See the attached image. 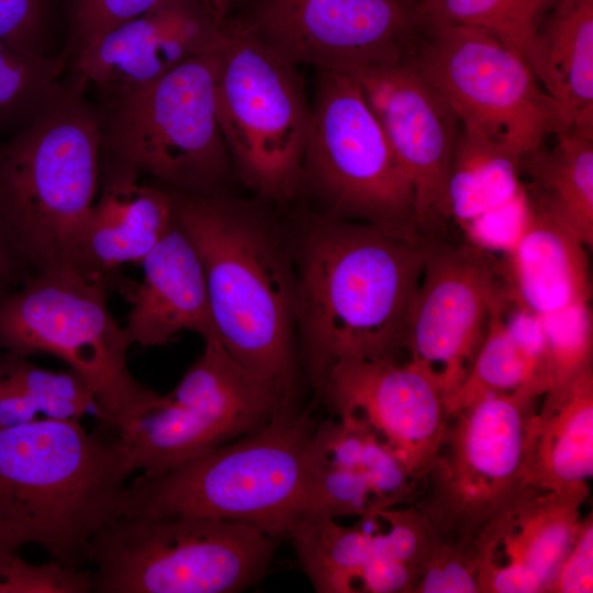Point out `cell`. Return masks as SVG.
I'll use <instances>...</instances> for the list:
<instances>
[{"label": "cell", "mask_w": 593, "mask_h": 593, "mask_svg": "<svg viewBox=\"0 0 593 593\" xmlns=\"http://www.w3.org/2000/svg\"><path fill=\"white\" fill-rule=\"evenodd\" d=\"M588 250L571 231L526 203L522 228L501 260L511 301L538 317L590 304Z\"/></svg>", "instance_id": "603a6c76"}, {"label": "cell", "mask_w": 593, "mask_h": 593, "mask_svg": "<svg viewBox=\"0 0 593 593\" xmlns=\"http://www.w3.org/2000/svg\"><path fill=\"white\" fill-rule=\"evenodd\" d=\"M160 0H64V56L69 66L100 36L150 9Z\"/></svg>", "instance_id": "d6a6232c"}, {"label": "cell", "mask_w": 593, "mask_h": 593, "mask_svg": "<svg viewBox=\"0 0 593 593\" xmlns=\"http://www.w3.org/2000/svg\"><path fill=\"white\" fill-rule=\"evenodd\" d=\"M426 247L367 223L310 219L295 275L296 328L315 388L338 360L396 359Z\"/></svg>", "instance_id": "6da1fadb"}, {"label": "cell", "mask_w": 593, "mask_h": 593, "mask_svg": "<svg viewBox=\"0 0 593 593\" xmlns=\"http://www.w3.org/2000/svg\"><path fill=\"white\" fill-rule=\"evenodd\" d=\"M166 189L201 258L219 339L286 405H296V276L277 232L253 205L224 193Z\"/></svg>", "instance_id": "7a4b0ae2"}, {"label": "cell", "mask_w": 593, "mask_h": 593, "mask_svg": "<svg viewBox=\"0 0 593 593\" xmlns=\"http://www.w3.org/2000/svg\"><path fill=\"white\" fill-rule=\"evenodd\" d=\"M316 389L336 418L368 429L423 482L448 419L444 398L426 374L409 361L347 358Z\"/></svg>", "instance_id": "e0dca14e"}, {"label": "cell", "mask_w": 593, "mask_h": 593, "mask_svg": "<svg viewBox=\"0 0 593 593\" xmlns=\"http://www.w3.org/2000/svg\"><path fill=\"white\" fill-rule=\"evenodd\" d=\"M415 593H480L470 549L434 544Z\"/></svg>", "instance_id": "d590c367"}, {"label": "cell", "mask_w": 593, "mask_h": 593, "mask_svg": "<svg viewBox=\"0 0 593 593\" xmlns=\"http://www.w3.org/2000/svg\"><path fill=\"white\" fill-rule=\"evenodd\" d=\"M215 81L214 47L146 86L100 98L101 155L176 191L224 193L234 168Z\"/></svg>", "instance_id": "9c48e42d"}, {"label": "cell", "mask_w": 593, "mask_h": 593, "mask_svg": "<svg viewBox=\"0 0 593 593\" xmlns=\"http://www.w3.org/2000/svg\"><path fill=\"white\" fill-rule=\"evenodd\" d=\"M278 538L206 516L120 515L88 548L94 593H236L267 572Z\"/></svg>", "instance_id": "ba28073f"}, {"label": "cell", "mask_w": 593, "mask_h": 593, "mask_svg": "<svg viewBox=\"0 0 593 593\" xmlns=\"http://www.w3.org/2000/svg\"><path fill=\"white\" fill-rule=\"evenodd\" d=\"M246 23L292 65L347 76L406 59L421 27L403 0H260Z\"/></svg>", "instance_id": "9a60e30c"}, {"label": "cell", "mask_w": 593, "mask_h": 593, "mask_svg": "<svg viewBox=\"0 0 593 593\" xmlns=\"http://www.w3.org/2000/svg\"><path fill=\"white\" fill-rule=\"evenodd\" d=\"M539 399L527 391L492 392L448 416L413 500L435 544L469 549L526 485L544 423Z\"/></svg>", "instance_id": "52a82bcc"}, {"label": "cell", "mask_w": 593, "mask_h": 593, "mask_svg": "<svg viewBox=\"0 0 593 593\" xmlns=\"http://www.w3.org/2000/svg\"><path fill=\"white\" fill-rule=\"evenodd\" d=\"M134 473L114 432L38 418L0 427V521L21 546L85 569L96 534L126 508Z\"/></svg>", "instance_id": "3957f363"}, {"label": "cell", "mask_w": 593, "mask_h": 593, "mask_svg": "<svg viewBox=\"0 0 593 593\" xmlns=\"http://www.w3.org/2000/svg\"><path fill=\"white\" fill-rule=\"evenodd\" d=\"M216 109L233 168L249 189L286 203L302 184L311 104L292 65L246 22H224L215 46Z\"/></svg>", "instance_id": "30bf717a"}, {"label": "cell", "mask_w": 593, "mask_h": 593, "mask_svg": "<svg viewBox=\"0 0 593 593\" xmlns=\"http://www.w3.org/2000/svg\"><path fill=\"white\" fill-rule=\"evenodd\" d=\"M585 500L522 488L469 547L480 593L549 592L578 535Z\"/></svg>", "instance_id": "ac0fdd59"}, {"label": "cell", "mask_w": 593, "mask_h": 593, "mask_svg": "<svg viewBox=\"0 0 593 593\" xmlns=\"http://www.w3.org/2000/svg\"><path fill=\"white\" fill-rule=\"evenodd\" d=\"M37 271L0 214V301Z\"/></svg>", "instance_id": "74e56055"}, {"label": "cell", "mask_w": 593, "mask_h": 593, "mask_svg": "<svg viewBox=\"0 0 593 593\" xmlns=\"http://www.w3.org/2000/svg\"><path fill=\"white\" fill-rule=\"evenodd\" d=\"M66 68L64 55H37L0 41V141L38 113Z\"/></svg>", "instance_id": "4dcf8cb0"}, {"label": "cell", "mask_w": 593, "mask_h": 593, "mask_svg": "<svg viewBox=\"0 0 593 593\" xmlns=\"http://www.w3.org/2000/svg\"><path fill=\"white\" fill-rule=\"evenodd\" d=\"M317 422L298 406L168 471L137 475L123 515L206 516L287 537L303 514L306 451Z\"/></svg>", "instance_id": "5b68a950"}, {"label": "cell", "mask_w": 593, "mask_h": 593, "mask_svg": "<svg viewBox=\"0 0 593 593\" xmlns=\"http://www.w3.org/2000/svg\"><path fill=\"white\" fill-rule=\"evenodd\" d=\"M19 548L20 545L0 521V570Z\"/></svg>", "instance_id": "f35d334b"}, {"label": "cell", "mask_w": 593, "mask_h": 593, "mask_svg": "<svg viewBox=\"0 0 593 593\" xmlns=\"http://www.w3.org/2000/svg\"><path fill=\"white\" fill-rule=\"evenodd\" d=\"M447 195L450 221L469 243L488 251L512 246L526 214L518 157L460 123Z\"/></svg>", "instance_id": "7402d4cb"}, {"label": "cell", "mask_w": 593, "mask_h": 593, "mask_svg": "<svg viewBox=\"0 0 593 593\" xmlns=\"http://www.w3.org/2000/svg\"><path fill=\"white\" fill-rule=\"evenodd\" d=\"M130 347L109 290L72 266L35 271L0 301V348L63 360L91 391L99 426L114 433L166 401L131 372Z\"/></svg>", "instance_id": "8992f818"}, {"label": "cell", "mask_w": 593, "mask_h": 593, "mask_svg": "<svg viewBox=\"0 0 593 593\" xmlns=\"http://www.w3.org/2000/svg\"><path fill=\"white\" fill-rule=\"evenodd\" d=\"M405 1L406 3L411 4L412 7H415L416 3L419 1V0H403Z\"/></svg>", "instance_id": "60d3db41"}, {"label": "cell", "mask_w": 593, "mask_h": 593, "mask_svg": "<svg viewBox=\"0 0 593 593\" xmlns=\"http://www.w3.org/2000/svg\"><path fill=\"white\" fill-rule=\"evenodd\" d=\"M91 575L57 561L32 564L16 553L0 570V593H88Z\"/></svg>", "instance_id": "e575fe53"}, {"label": "cell", "mask_w": 593, "mask_h": 593, "mask_svg": "<svg viewBox=\"0 0 593 593\" xmlns=\"http://www.w3.org/2000/svg\"><path fill=\"white\" fill-rule=\"evenodd\" d=\"M287 537L316 592L355 593L358 577L372 558L370 535L358 524L343 526L327 516L303 514Z\"/></svg>", "instance_id": "f1b7e54d"}, {"label": "cell", "mask_w": 593, "mask_h": 593, "mask_svg": "<svg viewBox=\"0 0 593 593\" xmlns=\"http://www.w3.org/2000/svg\"><path fill=\"white\" fill-rule=\"evenodd\" d=\"M277 413L272 394L226 353L208 348L166 402L118 432L132 469L168 471L247 435Z\"/></svg>", "instance_id": "4fadbf2b"}, {"label": "cell", "mask_w": 593, "mask_h": 593, "mask_svg": "<svg viewBox=\"0 0 593 593\" xmlns=\"http://www.w3.org/2000/svg\"><path fill=\"white\" fill-rule=\"evenodd\" d=\"M593 591L592 513L581 522L575 540L562 561L549 592L591 593Z\"/></svg>", "instance_id": "8d00e7d4"}, {"label": "cell", "mask_w": 593, "mask_h": 593, "mask_svg": "<svg viewBox=\"0 0 593 593\" xmlns=\"http://www.w3.org/2000/svg\"><path fill=\"white\" fill-rule=\"evenodd\" d=\"M558 0H419L422 25H457L491 33L524 59L539 24Z\"/></svg>", "instance_id": "f546056e"}, {"label": "cell", "mask_w": 593, "mask_h": 593, "mask_svg": "<svg viewBox=\"0 0 593 593\" xmlns=\"http://www.w3.org/2000/svg\"><path fill=\"white\" fill-rule=\"evenodd\" d=\"M406 60L460 123L519 159L563 130L525 60L486 31L421 24Z\"/></svg>", "instance_id": "7c38bea8"}, {"label": "cell", "mask_w": 593, "mask_h": 593, "mask_svg": "<svg viewBox=\"0 0 593 593\" xmlns=\"http://www.w3.org/2000/svg\"><path fill=\"white\" fill-rule=\"evenodd\" d=\"M548 389L541 321L511 300L492 317L462 384L448 398V416L492 392L527 391L544 398Z\"/></svg>", "instance_id": "d4e9b609"}, {"label": "cell", "mask_w": 593, "mask_h": 593, "mask_svg": "<svg viewBox=\"0 0 593 593\" xmlns=\"http://www.w3.org/2000/svg\"><path fill=\"white\" fill-rule=\"evenodd\" d=\"M326 214L426 242L412 184L357 81L318 71L302 166Z\"/></svg>", "instance_id": "8fae6325"}, {"label": "cell", "mask_w": 593, "mask_h": 593, "mask_svg": "<svg viewBox=\"0 0 593 593\" xmlns=\"http://www.w3.org/2000/svg\"><path fill=\"white\" fill-rule=\"evenodd\" d=\"M133 168L101 155V192L83 224L76 268L91 280L123 292L126 264H141L175 220L168 190L147 183Z\"/></svg>", "instance_id": "ffe728a7"}, {"label": "cell", "mask_w": 593, "mask_h": 593, "mask_svg": "<svg viewBox=\"0 0 593 593\" xmlns=\"http://www.w3.org/2000/svg\"><path fill=\"white\" fill-rule=\"evenodd\" d=\"M202 1L220 21H225L233 0H202Z\"/></svg>", "instance_id": "ab89813d"}, {"label": "cell", "mask_w": 593, "mask_h": 593, "mask_svg": "<svg viewBox=\"0 0 593 593\" xmlns=\"http://www.w3.org/2000/svg\"><path fill=\"white\" fill-rule=\"evenodd\" d=\"M350 77L410 179L424 239H443L450 222L447 192L457 115L406 59Z\"/></svg>", "instance_id": "2e32d148"}, {"label": "cell", "mask_w": 593, "mask_h": 593, "mask_svg": "<svg viewBox=\"0 0 593 593\" xmlns=\"http://www.w3.org/2000/svg\"><path fill=\"white\" fill-rule=\"evenodd\" d=\"M519 159L526 203L593 247V135L566 128Z\"/></svg>", "instance_id": "484cf974"}, {"label": "cell", "mask_w": 593, "mask_h": 593, "mask_svg": "<svg viewBox=\"0 0 593 593\" xmlns=\"http://www.w3.org/2000/svg\"><path fill=\"white\" fill-rule=\"evenodd\" d=\"M89 414L97 416L96 400L72 370H48L0 348V427L38 418L80 422Z\"/></svg>", "instance_id": "83f0119b"}, {"label": "cell", "mask_w": 593, "mask_h": 593, "mask_svg": "<svg viewBox=\"0 0 593 593\" xmlns=\"http://www.w3.org/2000/svg\"><path fill=\"white\" fill-rule=\"evenodd\" d=\"M225 21L202 0H160L100 36L69 71L94 87L100 98L124 94L212 51Z\"/></svg>", "instance_id": "d6986e66"}, {"label": "cell", "mask_w": 593, "mask_h": 593, "mask_svg": "<svg viewBox=\"0 0 593 593\" xmlns=\"http://www.w3.org/2000/svg\"><path fill=\"white\" fill-rule=\"evenodd\" d=\"M510 301L501 260L469 242L427 240L404 349L444 401L468 377L494 314Z\"/></svg>", "instance_id": "5bb4252c"}, {"label": "cell", "mask_w": 593, "mask_h": 593, "mask_svg": "<svg viewBox=\"0 0 593 593\" xmlns=\"http://www.w3.org/2000/svg\"><path fill=\"white\" fill-rule=\"evenodd\" d=\"M139 265L141 280L122 292L131 304L123 325L130 346H163L182 332L216 335L201 258L176 214Z\"/></svg>", "instance_id": "44dd1931"}, {"label": "cell", "mask_w": 593, "mask_h": 593, "mask_svg": "<svg viewBox=\"0 0 593 593\" xmlns=\"http://www.w3.org/2000/svg\"><path fill=\"white\" fill-rule=\"evenodd\" d=\"M57 0H0V41L37 55H64Z\"/></svg>", "instance_id": "836d02e7"}, {"label": "cell", "mask_w": 593, "mask_h": 593, "mask_svg": "<svg viewBox=\"0 0 593 593\" xmlns=\"http://www.w3.org/2000/svg\"><path fill=\"white\" fill-rule=\"evenodd\" d=\"M87 90L69 71L38 113L0 141V214L37 271L76 268L96 200L101 121Z\"/></svg>", "instance_id": "277c9868"}, {"label": "cell", "mask_w": 593, "mask_h": 593, "mask_svg": "<svg viewBox=\"0 0 593 593\" xmlns=\"http://www.w3.org/2000/svg\"><path fill=\"white\" fill-rule=\"evenodd\" d=\"M539 318L547 355L548 389L540 407L546 417L562 402L574 380L593 367V315L591 304H583Z\"/></svg>", "instance_id": "1f68e13d"}, {"label": "cell", "mask_w": 593, "mask_h": 593, "mask_svg": "<svg viewBox=\"0 0 593 593\" xmlns=\"http://www.w3.org/2000/svg\"><path fill=\"white\" fill-rule=\"evenodd\" d=\"M563 130L593 135V0H558L524 54Z\"/></svg>", "instance_id": "cb8c5ba5"}, {"label": "cell", "mask_w": 593, "mask_h": 593, "mask_svg": "<svg viewBox=\"0 0 593 593\" xmlns=\"http://www.w3.org/2000/svg\"><path fill=\"white\" fill-rule=\"evenodd\" d=\"M593 473V367L571 384L544 417L526 484L566 495L589 496Z\"/></svg>", "instance_id": "4316f807"}]
</instances>
